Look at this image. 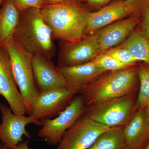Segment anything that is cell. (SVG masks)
<instances>
[{
  "mask_svg": "<svg viewBox=\"0 0 149 149\" xmlns=\"http://www.w3.org/2000/svg\"><path fill=\"white\" fill-rule=\"evenodd\" d=\"M40 10L54 40L73 42L85 35L90 12L80 0H64Z\"/></svg>",
  "mask_w": 149,
  "mask_h": 149,
  "instance_id": "obj_1",
  "label": "cell"
},
{
  "mask_svg": "<svg viewBox=\"0 0 149 149\" xmlns=\"http://www.w3.org/2000/svg\"><path fill=\"white\" fill-rule=\"evenodd\" d=\"M139 89L138 64L127 68L106 71L80 90L87 106L109 99L136 94Z\"/></svg>",
  "mask_w": 149,
  "mask_h": 149,
  "instance_id": "obj_2",
  "label": "cell"
},
{
  "mask_svg": "<svg viewBox=\"0 0 149 149\" xmlns=\"http://www.w3.org/2000/svg\"><path fill=\"white\" fill-rule=\"evenodd\" d=\"M13 39L33 56H42L52 59L55 55L52 31L39 9H29L21 13Z\"/></svg>",
  "mask_w": 149,
  "mask_h": 149,
  "instance_id": "obj_3",
  "label": "cell"
},
{
  "mask_svg": "<svg viewBox=\"0 0 149 149\" xmlns=\"http://www.w3.org/2000/svg\"><path fill=\"white\" fill-rule=\"evenodd\" d=\"M1 47L9 56L14 77L26 106L27 114L29 116L33 102L39 93L32 69L33 56L13 38L6 41Z\"/></svg>",
  "mask_w": 149,
  "mask_h": 149,
  "instance_id": "obj_4",
  "label": "cell"
},
{
  "mask_svg": "<svg viewBox=\"0 0 149 149\" xmlns=\"http://www.w3.org/2000/svg\"><path fill=\"white\" fill-rule=\"evenodd\" d=\"M137 94L98 102L86 107L84 114L110 128L123 127L137 110Z\"/></svg>",
  "mask_w": 149,
  "mask_h": 149,
  "instance_id": "obj_5",
  "label": "cell"
},
{
  "mask_svg": "<svg viewBox=\"0 0 149 149\" xmlns=\"http://www.w3.org/2000/svg\"><path fill=\"white\" fill-rule=\"evenodd\" d=\"M86 107L83 96L76 95L58 116L40 120L41 128L37 132V137L44 139L48 145H57L66 130L84 114Z\"/></svg>",
  "mask_w": 149,
  "mask_h": 149,
  "instance_id": "obj_6",
  "label": "cell"
},
{
  "mask_svg": "<svg viewBox=\"0 0 149 149\" xmlns=\"http://www.w3.org/2000/svg\"><path fill=\"white\" fill-rule=\"evenodd\" d=\"M110 128L82 115L66 130L56 149H87L102 133Z\"/></svg>",
  "mask_w": 149,
  "mask_h": 149,
  "instance_id": "obj_7",
  "label": "cell"
},
{
  "mask_svg": "<svg viewBox=\"0 0 149 149\" xmlns=\"http://www.w3.org/2000/svg\"><path fill=\"white\" fill-rule=\"evenodd\" d=\"M79 93L78 89L70 86L39 92L32 104L29 116L40 120L54 118L64 110Z\"/></svg>",
  "mask_w": 149,
  "mask_h": 149,
  "instance_id": "obj_8",
  "label": "cell"
},
{
  "mask_svg": "<svg viewBox=\"0 0 149 149\" xmlns=\"http://www.w3.org/2000/svg\"><path fill=\"white\" fill-rule=\"evenodd\" d=\"M100 54L96 32L93 35H85L73 42L60 41L58 66L83 64L93 60Z\"/></svg>",
  "mask_w": 149,
  "mask_h": 149,
  "instance_id": "obj_9",
  "label": "cell"
},
{
  "mask_svg": "<svg viewBox=\"0 0 149 149\" xmlns=\"http://www.w3.org/2000/svg\"><path fill=\"white\" fill-rule=\"evenodd\" d=\"M2 122L0 123V142L8 149H12L23 141V137L30 138L26 127L29 124L41 126V121L31 116L15 114L10 107L0 103Z\"/></svg>",
  "mask_w": 149,
  "mask_h": 149,
  "instance_id": "obj_10",
  "label": "cell"
},
{
  "mask_svg": "<svg viewBox=\"0 0 149 149\" xmlns=\"http://www.w3.org/2000/svg\"><path fill=\"white\" fill-rule=\"evenodd\" d=\"M0 95L8 102L15 114L24 116L26 106L14 77L7 52L0 47Z\"/></svg>",
  "mask_w": 149,
  "mask_h": 149,
  "instance_id": "obj_11",
  "label": "cell"
},
{
  "mask_svg": "<svg viewBox=\"0 0 149 149\" xmlns=\"http://www.w3.org/2000/svg\"><path fill=\"white\" fill-rule=\"evenodd\" d=\"M32 66L35 83L40 93L69 86L63 74L51 59L33 56Z\"/></svg>",
  "mask_w": 149,
  "mask_h": 149,
  "instance_id": "obj_12",
  "label": "cell"
},
{
  "mask_svg": "<svg viewBox=\"0 0 149 149\" xmlns=\"http://www.w3.org/2000/svg\"><path fill=\"white\" fill-rule=\"evenodd\" d=\"M142 16L131 15L112 23L96 33L101 53L121 44L141 23Z\"/></svg>",
  "mask_w": 149,
  "mask_h": 149,
  "instance_id": "obj_13",
  "label": "cell"
},
{
  "mask_svg": "<svg viewBox=\"0 0 149 149\" xmlns=\"http://www.w3.org/2000/svg\"><path fill=\"white\" fill-rule=\"evenodd\" d=\"M130 16L125 1H116L88 15L85 35L95 34L108 25Z\"/></svg>",
  "mask_w": 149,
  "mask_h": 149,
  "instance_id": "obj_14",
  "label": "cell"
},
{
  "mask_svg": "<svg viewBox=\"0 0 149 149\" xmlns=\"http://www.w3.org/2000/svg\"><path fill=\"white\" fill-rule=\"evenodd\" d=\"M125 146L144 149L149 140V121L144 108L137 109L123 128Z\"/></svg>",
  "mask_w": 149,
  "mask_h": 149,
  "instance_id": "obj_15",
  "label": "cell"
},
{
  "mask_svg": "<svg viewBox=\"0 0 149 149\" xmlns=\"http://www.w3.org/2000/svg\"><path fill=\"white\" fill-rule=\"evenodd\" d=\"M57 67L69 86L78 89L80 91L106 72L93 60L73 66Z\"/></svg>",
  "mask_w": 149,
  "mask_h": 149,
  "instance_id": "obj_16",
  "label": "cell"
},
{
  "mask_svg": "<svg viewBox=\"0 0 149 149\" xmlns=\"http://www.w3.org/2000/svg\"><path fill=\"white\" fill-rule=\"evenodd\" d=\"M21 12L12 0H5L0 8V47L8 40L13 38Z\"/></svg>",
  "mask_w": 149,
  "mask_h": 149,
  "instance_id": "obj_17",
  "label": "cell"
},
{
  "mask_svg": "<svg viewBox=\"0 0 149 149\" xmlns=\"http://www.w3.org/2000/svg\"><path fill=\"white\" fill-rule=\"evenodd\" d=\"M119 46L127 49L138 61L149 65V39L140 24Z\"/></svg>",
  "mask_w": 149,
  "mask_h": 149,
  "instance_id": "obj_18",
  "label": "cell"
},
{
  "mask_svg": "<svg viewBox=\"0 0 149 149\" xmlns=\"http://www.w3.org/2000/svg\"><path fill=\"white\" fill-rule=\"evenodd\" d=\"M123 128L115 127L102 133L87 149H122L125 146Z\"/></svg>",
  "mask_w": 149,
  "mask_h": 149,
  "instance_id": "obj_19",
  "label": "cell"
},
{
  "mask_svg": "<svg viewBox=\"0 0 149 149\" xmlns=\"http://www.w3.org/2000/svg\"><path fill=\"white\" fill-rule=\"evenodd\" d=\"M139 81V94L137 95L136 108H143L149 100V65L143 62L138 64Z\"/></svg>",
  "mask_w": 149,
  "mask_h": 149,
  "instance_id": "obj_20",
  "label": "cell"
},
{
  "mask_svg": "<svg viewBox=\"0 0 149 149\" xmlns=\"http://www.w3.org/2000/svg\"><path fill=\"white\" fill-rule=\"evenodd\" d=\"M93 61L105 71H116L133 65L123 63L105 53L100 54Z\"/></svg>",
  "mask_w": 149,
  "mask_h": 149,
  "instance_id": "obj_21",
  "label": "cell"
},
{
  "mask_svg": "<svg viewBox=\"0 0 149 149\" xmlns=\"http://www.w3.org/2000/svg\"><path fill=\"white\" fill-rule=\"evenodd\" d=\"M104 53L113 57L124 64L133 65L139 62L127 49L120 46L112 48Z\"/></svg>",
  "mask_w": 149,
  "mask_h": 149,
  "instance_id": "obj_22",
  "label": "cell"
},
{
  "mask_svg": "<svg viewBox=\"0 0 149 149\" xmlns=\"http://www.w3.org/2000/svg\"><path fill=\"white\" fill-rule=\"evenodd\" d=\"M125 1L130 15L142 16L149 9V0H125Z\"/></svg>",
  "mask_w": 149,
  "mask_h": 149,
  "instance_id": "obj_23",
  "label": "cell"
},
{
  "mask_svg": "<svg viewBox=\"0 0 149 149\" xmlns=\"http://www.w3.org/2000/svg\"><path fill=\"white\" fill-rule=\"evenodd\" d=\"M15 7L20 12L29 9H41L44 6L43 0H12Z\"/></svg>",
  "mask_w": 149,
  "mask_h": 149,
  "instance_id": "obj_24",
  "label": "cell"
},
{
  "mask_svg": "<svg viewBox=\"0 0 149 149\" xmlns=\"http://www.w3.org/2000/svg\"><path fill=\"white\" fill-rule=\"evenodd\" d=\"M140 25L141 29L149 39V9L142 15Z\"/></svg>",
  "mask_w": 149,
  "mask_h": 149,
  "instance_id": "obj_25",
  "label": "cell"
},
{
  "mask_svg": "<svg viewBox=\"0 0 149 149\" xmlns=\"http://www.w3.org/2000/svg\"><path fill=\"white\" fill-rule=\"evenodd\" d=\"M88 3L90 5L97 7L104 5L107 3L110 2L113 0H80Z\"/></svg>",
  "mask_w": 149,
  "mask_h": 149,
  "instance_id": "obj_26",
  "label": "cell"
},
{
  "mask_svg": "<svg viewBox=\"0 0 149 149\" xmlns=\"http://www.w3.org/2000/svg\"><path fill=\"white\" fill-rule=\"evenodd\" d=\"M29 141H23L19 143L16 147L12 149H29Z\"/></svg>",
  "mask_w": 149,
  "mask_h": 149,
  "instance_id": "obj_27",
  "label": "cell"
},
{
  "mask_svg": "<svg viewBox=\"0 0 149 149\" xmlns=\"http://www.w3.org/2000/svg\"><path fill=\"white\" fill-rule=\"evenodd\" d=\"M64 0H43L44 6L52 4L63 1Z\"/></svg>",
  "mask_w": 149,
  "mask_h": 149,
  "instance_id": "obj_28",
  "label": "cell"
},
{
  "mask_svg": "<svg viewBox=\"0 0 149 149\" xmlns=\"http://www.w3.org/2000/svg\"><path fill=\"white\" fill-rule=\"evenodd\" d=\"M144 109H145V112H146V114L147 117L149 121V100L146 105L145 107H144Z\"/></svg>",
  "mask_w": 149,
  "mask_h": 149,
  "instance_id": "obj_29",
  "label": "cell"
},
{
  "mask_svg": "<svg viewBox=\"0 0 149 149\" xmlns=\"http://www.w3.org/2000/svg\"><path fill=\"white\" fill-rule=\"evenodd\" d=\"M0 149H8L2 144H0Z\"/></svg>",
  "mask_w": 149,
  "mask_h": 149,
  "instance_id": "obj_30",
  "label": "cell"
},
{
  "mask_svg": "<svg viewBox=\"0 0 149 149\" xmlns=\"http://www.w3.org/2000/svg\"><path fill=\"white\" fill-rule=\"evenodd\" d=\"M144 149H149V140Z\"/></svg>",
  "mask_w": 149,
  "mask_h": 149,
  "instance_id": "obj_31",
  "label": "cell"
},
{
  "mask_svg": "<svg viewBox=\"0 0 149 149\" xmlns=\"http://www.w3.org/2000/svg\"><path fill=\"white\" fill-rule=\"evenodd\" d=\"M5 0H0V8H1V7L2 6L3 3Z\"/></svg>",
  "mask_w": 149,
  "mask_h": 149,
  "instance_id": "obj_32",
  "label": "cell"
},
{
  "mask_svg": "<svg viewBox=\"0 0 149 149\" xmlns=\"http://www.w3.org/2000/svg\"><path fill=\"white\" fill-rule=\"evenodd\" d=\"M122 149H130V148H128V147L125 146L124 147V148H123Z\"/></svg>",
  "mask_w": 149,
  "mask_h": 149,
  "instance_id": "obj_33",
  "label": "cell"
}]
</instances>
